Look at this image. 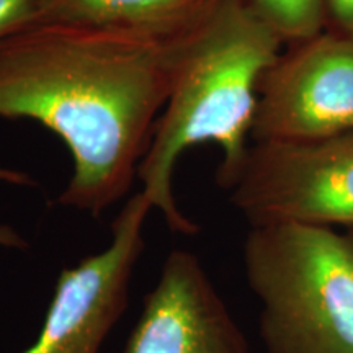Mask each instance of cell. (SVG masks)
<instances>
[{
  "label": "cell",
  "instance_id": "cell-12",
  "mask_svg": "<svg viewBox=\"0 0 353 353\" xmlns=\"http://www.w3.org/2000/svg\"><path fill=\"white\" fill-rule=\"evenodd\" d=\"M0 247H3V249H25L26 242L17 229L0 224Z\"/></svg>",
  "mask_w": 353,
  "mask_h": 353
},
{
  "label": "cell",
  "instance_id": "cell-8",
  "mask_svg": "<svg viewBox=\"0 0 353 353\" xmlns=\"http://www.w3.org/2000/svg\"><path fill=\"white\" fill-rule=\"evenodd\" d=\"M218 3L219 0H43L39 19L87 21L176 39Z\"/></svg>",
  "mask_w": 353,
  "mask_h": 353
},
{
  "label": "cell",
  "instance_id": "cell-9",
  "mask_svg": "<svg viewBox=\"0 0 353 353\" xmlns=\"http://www.w3.org/2000/svg\"><path fill=\"white\" fill-rule=\"evenodd\" d=\"M285 44L309 39L325 30L324 0H247Z\"/></svg>",
  "mask_w": 353,
  "mask_h": 353
},
{
  "label": "cell",
  "instance_id": "cell-6",
  "mask_svg": "<svg viewBox=\"0 0 353 353\" xmlns=\"http://www.w3.org/2000/svg\"><path fill=\"white\" fill-rule=\"evenodd\" d=\"M151 203L132 195L112 226L103 250L61 272L50 309L32 347L21 353H99L128 307L130 283L144 252Z\"/></svg>",
  "mask_w": 353,
  "mask_h": 353
},
{
  "label": "cell",
  "instance_id": "cell-7",
  "mask_svg": "<svg viewBox=\"0 0 353 353\" xmlns=\"http://www.w3.org/2000/svg\"><path fill=\"white\" fill-rule=\"evenodd\" d=\"M123 353H250L249 343L195 254L175 249Z\"/></svg>",
  "mask_w": 353,
  "mask_h": 353
},
{
  "label": "cell",
  "instance_id": "cell-4",
  "mask_svg": "<svg viewBox=\"0 0 353 353\" xmlns=\"http://www.w3.org/2000/svg\"><path fill=\"white\" fill-rule=\"evenodd\" d=\"M228 190L250 228L353 224V132L254 141Z\"/></svg>",
  "mask_w": 353,
  "mask_h": 353
},
{
  "label": "cell",
  "instance_id": "cell-2",
  "mask_svg": "<svg viewBox=\"0 0 353 353\" xmlns=\"http://www.w3.org/2000/svg\"><path fill=\"white\" fill-rule=\"evenodd\" d=\"M283 44L247 0H219L176 41L169 95L138 169L141 192L172 232L200 231L175 200L176 162L190 148L216 144L218 183L229 188L250 148L260 82Z\"/></svg>",
  "mask_w": 353,
  "mask_h": 353
},
{
  "label": "cell",
  "instance_id": "cell-5",
  "mask_svg": "<svg viewBox=\"0 0 353 353\" xmlns=\"http://www.w3.org/2000/svg\"><path fill=\"white\" fill-rule=\"evenodd\" d=\"M353 132V39L330 30L290 44L260 82L252 141Z\"/></svg>",
  "mask_w": 353,
  "mask_h": 353
},
{
  "label": "cell",
  "instance_id": "cell-13",
  "mask_svg": "<svg viewBox=\"0 0 353 353\" xmlns=\"http://www.w3.org/2000/svg\"><path fill=\"white\" fill-rule=\"evenodd\" d=\"M0 182L13 185H33V180L26 174H23V172L2 169V167H0Z\"/></svg>",
  "mask_w": 353,
  "mask_h": 353
},
{
  "label": "cell",
  "instance_id": "cell-3",
  "mask_svg": "<svg viewBox=\"0 0 353 353\" xmlns=\"http://www.w3.org/2000/svg\"><path fill=\"white\" fill-rule=\"evenodd\" d=\"M247 283L267 353H353V237L332 228H250Z\"/></svg>",
  "mask_w": 353,
  "mask_h": 353
},
{
  "label": "cell",
  "instance_id": "cell-10",
  "mask_svg": "<svg viewBox=\"0 0 353 353\" xmlns=\"http://www.w3.org/2000/svg\"><path fill=\"white\" fill-rule=\"evenodd\" d=\"M43 0H0V41L41 15Z\"/></svg>",
  "mask_w": 353,
  "mask_h": 353
},
{
  "label": "cell",
  "instance_id": "cell-11",
  "mask_svg": "<svg viewBox=\"0 0 353 353\" xmlns=\"http://www.w3.org/2000/svg\"><path fill=\"white\" fill-rule=\"evenodd\" d=\"M325 30L353 39V0H324Z\"/></svg>",
  "mask_w": 353,
  "mask_h": 353
},
{
  "label": "cell",
  "instance_id": "cell-1",
  "mask_svg": "<svg viewBox=\"0 0 353 353\" xmlns=\"http://www.w3.org/2000/svg\"><path fill=\"white\" fill-rule=\"evenodd\" d=\"M176 41L52 19L0 41V117L41 123L72 157L59 205L99 218L130 192L169 95Z\"/></svg>",
  "mask_w": 353,
  "mask_h": 353
}]
</instances>
